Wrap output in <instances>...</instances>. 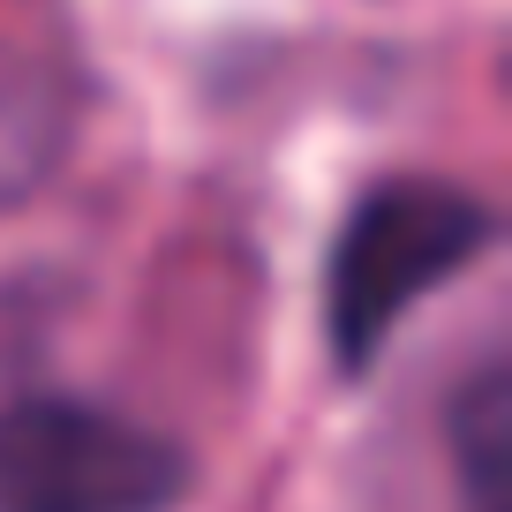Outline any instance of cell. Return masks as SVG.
<instances>
[{"label":"cell","mask_w":512,"mask_h":512,"mask_svg":"<svg viewBox=\"0 0 512 512\" xmlns=\"http://www.w3.org/2000/svg\"><path fill=\"white\" fill-rule=\"evenodd\" d=\"M189 452L83 392L0 407V512H181Z\"/></svg>","instance_id":"7a4b0ae2"},{"label":"cell","mask_w":512,"mask_h":512,"mask_svg":"<svg viewBox=\"0 0 512 512\" xmlns=\"http://www.w3.org/2000/svg\"><path fill=\"white\" fill-rule=\"evenodd\" d=\"M452 430V467H460L467 512H505V475H512V400H505V362H482L445 407Z\"/></svg>","instance_id":"3957f363"},{"label":"cell","mask_w":512,"mask_h":512,"mask_svg":"<svg viewBox=\"0 0 512 512\" xmlns=\"http://www.w3.org/2000/svg\"><path fill=\"white\" fill-rule=\"evenodd\" d=\"M497 241V211L460 181L392 174L362 189L324 249V354L339 377H369L415 302L460 279Z\"/></svg>","instance_id":"6da1fadb"}]
</instances>
